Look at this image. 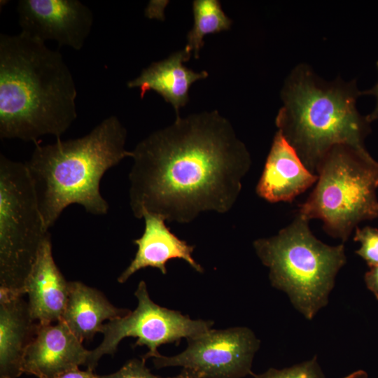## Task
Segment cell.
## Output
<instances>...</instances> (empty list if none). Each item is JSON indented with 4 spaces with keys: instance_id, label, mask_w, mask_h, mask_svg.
<instances>
[{
    "instance_id": "obj_11",
    "label": "cell",
    "mask_w": 378,
    "mask_h": 378,
    "mask_svg": "<svg viewBox=\"0 0 378 378\" xmlns=\"http://www.w3.org/2000/svg\"><path fill=\"white\" fill-rule=\"evenodd\" d=\"M90 351L62 321L40 325L25 353L22 372L38 378H54L64 372L87 367Z\"/></svg>"
},
{
    "instance_id": "obj_6",
    "label": "cell",
    "mask_w": 378,
    "mask_h": 378,
    "mask_svg": "<svg viewBox=\"0 0 378 378\" xmlns=\"http://www.w3.org/2000/svg\"><path fill=\"white\" fill-rule=\"evenodd\" d=\"M316 174V185L298 214L321 220L326 232L343 242L359 223L378 217V162L367 150L337 145Z\"/></svg>"
},
{
    "instance_id": "obj_20",
    "label": "cell",
    "mask_w": 378,
    "mask_h": 378,
    "mask_svg": "<svg viewBox=\"0 0 378 378\" xmlns=\"http://www.w3.org/2000/svg\"><path fill=\"white\" fill-rule=\"evenodd\" d=\"M354 241H359L360 248L356 253L363 258L368 266L378 265V230L370 226L362 229L356 227Z\"/></svg>"
},
{
    "instance_id": "obj_2",
    "label": "cell",
    "mask_w": 378,
    "mask_h": 378,
    "mask_svg": "<svg viewBox=\"0 0 378 378\" xmlns=\"http://www.w3.org/2000/svg\"><path fill=\"white\" fill-rule=\"evenodd\" d=\"M72 74L57 50L20 32L0 36V137L35 144L77 118Z\"/></svg>"
},
{
    "instance_id": "obj_9",
    "label": "cell",
    "mask_w": 378,
    "mask_h": 378,
    "mask_svg": "<svg viewBox=\"0 0 378 378\" xmlns=\"http://www.w3.org/2000/svg\"><path fill=\"white\" fill-rule=\"evenodd\" d=\"M188 346L173 356L153 358L156 368L181 367L169 378H243L253 374L252 363L260 340L246 327L209 330L186 339Z\"/></svg>"
},
{
    "instance_id": "obj_25",
    "label": "cell",
    "mask_w": 378,
    "mask_h": 378,
    "mask_svg": "<svg viewBox=\"0 0 378 378\" xmlns=\"http://www.w3.org/2000/svg\"><path fill=\"white\" fill-rule=\"evenodd\" d=\"M344 378H370L368 374L363 370L355 371Z\"/></svg>"
},
{
    "instance_id": "obj_4",
    "label": "cell",
    "mask_w": 378,
    "mask_h": 378,
    "mask_svg": "<svg viewBox=\"0 0 378 378\" xmlns=\"http://www.w3.org/2000/svg\"><path fill=\"white\" fill-rule=\"evenodd\" d=\"M361 94L356 81L324 80L307 64L295 66L286 80L276 125L312 173L337 145L367 150L370 122L356 108Z\"/></svg>"
},
{
    "instance_id": "obj_19",
    "label": "cell",
    "mask_w": 378,
    "mask_h": 378,
    "mask_svg": "<svg viewBox=\"0 0 378 378\" xmlns=\"http://www.w3.org/2000/svg\"><path fill=\"white\" fill-rule=\"evenodd\" d=\"M252 375L254 378H326L316 356L289 368H270L263 373Z\"/></svg>"
},
{
    "instance_id": "obj_13",
    "label": "cell",
    "mask_w": 378,
    "mask_h": 378,
    "mask_svg": "<svg viewBox=\"0 0 378 378\" xmlns=\"http://www.w3.org/2000/svg\"><path fill=\"white\" fill-rule=\"evenodd\" d=\"M52 251L49 234L39 249L24 286L31 314L41 325L60 321L69 297V281L57 266Z\"/></svg>"
},
{
    "instance_id": "obj_18",
    "label": "cell",
    "mask_w": 378,
    "mask_h": 378,
    "mask_svg": "<svg viewBox=\"0 0 378 378\" xmlns=\"http://www.w3.org/2000/svg\"><path fill=\"white\" fill-rule=\"evenodd\" d=\"M194 24L187 34L185 50L195 59L204 46V37L230 29L232 20L221 8L218 0H195L192 2Z\"/></svg>"
},
{
    "instance_id": "obj_14",
    "label": "cell",
    "mask_w": 378,
    "mask_h": 378,
    "mask_svg": "<svg viewBox=\"0 0 378 378\" xmlns=\"http://www.w3.org/2000/svg\"><path fill=\"white\" fill-rule=\"evenodd\" d=\"M145 229L141 237L133 241L137 246L134 258L118 278L125 283L136 272L148 267L167 273V262L174 258L184 260L196 272L202 273L203 267L192 256L195 246L180 239L165 224V218L156 214L145 212L143 218Z\"/></svg>"
},
{
    "instance_id": "obj_16",
    "label": "cell",
    "mask_w": 378,
    "mask_h": 378,
    "mask_svg": "<svg viewBox=\"0 0 378 378\" xmlns=\"http://www.w3.org/2000/svg\"><path fill=\"white\" fill-rule=\"evenodd\" d=\"M191 55L185 49L177 51L167 59L152 63L127 85L139 88L141 99L148 91L156 92L174 107L176 117L179 116V109L189 101L191 85L209 76L206 71L195 72L183 64Z\"/></svg>"
},
{
    "instance_id": "obj_22",
    "label": "cell",
    "mask_w": 378,
    "mask_h": 378,
    "mask_svg": "<svg viewBox=\"0 0 378 378\" xmlns=\"http://www.w3.org/2000/svg\"><path fill=\"white\" fill-rule=\"evenodd\" d=\"M365 281L368 288L378 300V265L370 267V270L366 272Z\"/></svg>"
},
{
    "instance_id": "obj_1",
    "label": "cell",
    "mask_w": 378,
    "mask_h": 378,
    "mask_svg": "<svg viewBox=\"0 0 378 378\" xmlns=\"http://www.w3.org/2000/svg\"><path fill=\"white\" fill-rule=\"evenodd\" d=\"M131 158L134 216L149 212L179 223L202 212L230 211L251 164L245 144L216 110L177 116L138 143Z\"/></svg>"
},
{
    "instance_id": "obj_24",
    "label": "cell",
    "mask_w": 378,
    "mask_h": 378,
    "mask_svg": "<svg viewBox=\"0 0 378 378\" xmlns=\"http://www.w3.org/2000/svg\"><path fill=\"white\" fill-rule=\"evenodd\" d=\"M377 67L378 69V61L377 62ZM372 94V95H374L376 98V105H375L374 108L373 109L371 113L366 115L368 120L370 122H371L372 121L378 120V81L375 84V85L372 87L371 89L365 92H362V94Z\"/></svg>"
},
{
    "instance_id": "obj_15",
    "label": "cell",
    "mask_w": 378,
    "mask_h": 378,
    "mask_svg": "<svg viewBox=\"0 0 378 378\" xmlns=\"http://www.w3.org/2000/svg\"><path fill=\"white\" fill-rule=\"evenodd\" d=\"M40 323L21 295L0 291V378H18Z\"/></svg>"
},
{
    "instance_id": "obj_17",
    "label": "cell",
    "mask_w": 378,
    "mask_h": 378,
    "mask_svg": "<svg viewBox=\"0 0 378 378\" xmlns=\"http://www.w3.org/2000/svg\"><path fill=\"white\" fill-rule=\"evenodd\" d=\"M130 311L113 306L98 290L78 281H69V292L62 319L83 342L100 332L105 321L124 316Z\"/></svg>"
},
{
    "instance_id": "obj_23",
    "label": "cell",
    "mask_w": 378,
    "mask_h": 378,
    "mask_svg": "<svg viewBox=\"0 0 378 378\" xmlns=\"http://www.w3.org/2000/svg\"><path fill=\"white\" fill-rule=\"evenodd\" d=\"M54 378H99L92 370H80L79 368L67 371Z\"/></svg>"
},
{
    "instance_id": "obj_10",
    "label": "cell",
    "mask_w": 378,
    "mask_h": 378,
    "mask_svg": "<svg viewBox=\"0 0 378 378\" xmlns=\"http://www.w3.org/2000/svg\"><path fill=\"white\" fill-rule=\"evenodd\" d=\"M17 11L21 32L76 50L83 47L94 21L92 10L78 0H20Z\"/></svg>"
},
{
    "instance_id": "obj_21",
    "label": "cell",
    "mask_w": 378,
    "mask_h": 378,
    "mask_svg": "<svg viewBox=\"0 0 378 378\" xmlns=\"http://www.w3.org/2000/svg\"><path fill=\"white\" fill-rule=\"evenodd\" d=\"M145 360L142 358H133L128 360L117 372L99 376V378H169L161 377L152 374L146 368Z\"/></svg>"
},
{
    "instance_id": "obj_7",
    "label": "cell",
    "mask_w": 378,
    "mask_h": 378,
    "mask_svg": "<svg viewBox=\"0 0 378 378\" xmlns=\"http://www.w3.org/2000/svg\"><path fill=\"white\" fill-rule=\"evenodd\" d=\"M49 234L25 163L1 154V291L24 295L27 278Z\"/></svg>"
},
{
    "instance_id": "obj_12",
    "label": "cell",
    "mask_w": 378,
    "mask_h": 378,
    "mask_svg": "<svg viewBox=\"0 0 378 378\" xmlns=\"http://www.w3.org/2000/svg\"><path fill=\"white\" fill-rule=\"evenodd\" d=\"M318 180L279 131L275 134L257 194L267 202H291Z\"/></svg>"
},
{
    "instance_id": "obj_5",
    "label": "cell",
    "mask_w": 378,
    "mask_h": 378,
    "mask_svg": "<svg viewBox=\"0 0 378 378\" xmlns=\"http://www.w3.org/2000/svg\"><path fill=\"white\" fill-rule=\"evenodd\" d=\"M309 221L297 214L277 234L255 240L253 247L269 269L272 286L286 293L293 307L311 320L328 303L346 257L343 244L323 243L311 232Z\"/></svg>"
},
{
    "instance_id": "obj_3",
    "label": "cell",
    "mask_w": 378,
    "mask_h": 378,
    "mask_svg": "<svg viewBox=\"0 0 378 378\" xmlns=\"http://www.w3.org/2000/svg\"><path fill=\"white\" fill-rule=\"evenodd\" d=\"M126 139L125 127L111 115L82 137L35 144L24 163L48 230L74 204L91 214H107L109 206L100 192L101 179L109 169L131 158Z\"/></svg>"
},
{
    "instance_id": "obj_8",
    "label": "cell",
    "mask_w": 378,
    "mask_h": 378,
    "mask_svg": "<svg viewBox=\"0 0 378 378\" xmlns=\"http://www.w3.org/2000/svg\"><path fill=\"white\" fill-rule=\"evenodd\" d=\"M138 304L133 312L105 323L101 332V344L90 351L88 370H94L104 355L113 354L125 338H137L134 345L148 349L141 358L145 361L160 355L158 348L164 344H178L182 338L188 339L211 329L212 321L193 320L180 312L161 307L150 298L146 282L141 281L134 293Z\"/></svg>"
}]
</instances>
